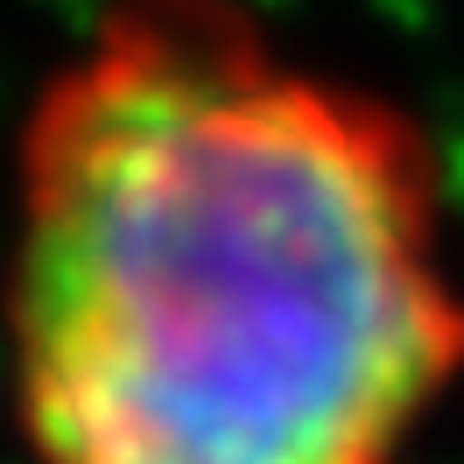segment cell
<instances>
[{"instance_id": "6da1fadb", "label": "cell", "mask_w": 464, "mask_h": 464, "mask_svg": "<svg viewBox=\"0 0 464 464\" xmlns=\"http://www.w3.org/2000/svg\"><path fill=\"white\" fill-rule=\"evenodd\" d=\"M7 338L35 464H415L464 394L450 155L246 0H127L29 113Z\"/></svg>"}]
</instances>
